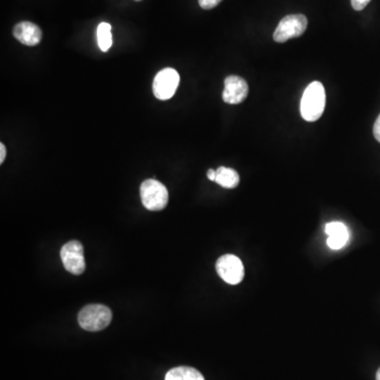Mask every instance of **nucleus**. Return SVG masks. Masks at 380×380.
<instances>
[{"instance_id":"39448f33","label":"nucleus","mask_w":380,"mask_h":380,"mask_svg":"<svg viewBox=\"0 0 380 380\" xmlns=\"http://www.w3.org/2000/svg\"><path fill=\"white\" fill-rule=\"evenodd\" d=\"M215 269L218 275L231 285L239 284L244 278V266L242 261L231 253L218 259Z\"/></svg>"},{"instance_id":"9d476101","label":"nucleus","mask_w":380,"mask_h":380,"mask_svg":"<svg viewBox=\"0 0 380 380\" xmlns=\"http://www.w3.org/2000/svg\"><path fill=\"white\" fill-rule=\"evenodd\" d=\"M326 235H328V245L332 249H340L348 240V231L341 222H330L326 226Z\"/></svg>"},{"instance_id":"423d86ee","label":"nucleus","mask_w":380,"mask_h":380,"mask_svg":"<svg viewBox=\"0 0 380 380\" xmlns=\"http://www.w3.org/2000/svg\"><path fill=\"white\" fill-rule=\"evenodd\" d=\"M180 84V75L177 70L166 68L160 71L154 79V94L156 98L167 101L173 96Z\"/></svg>"},{"instance_id":"dca6fc26","label":"nucleus","mask_w":380,"mask_h":380,"mask_svg":"<svg viewBox=\"0 0 380 380\" xmlns=\"http://www.w3.org/2000/svg\"><path fill=\"white\" fill-rule=\"evenodd\" d=\"M373 134L377 142H380V114L376 120L375 124H374Z\"/></svg>"},{"instance_id":"4468645a","label":"nucleus","mask_w":380,"mask_h":380,"mask_svg":"<svg viewBox=\"0 0 380 380\" xmlns=\"http://www.w3.org/2000/svg\"><path fill=\"white\" fill-rule=\"evenodd\" d=\"M222 0H199V5L202 9L211 10L217 7Z\"/></svg>"},{"instance_id":"aec40b11","label":"nucleus","mask_w":380,"mask_h":380,"mask_svg":"<svg viewBox=\"0 0 380 380\" xmlns=\"http://www.w3.org/2000/svg\"><path fill=\"white\" fill-rule=\"evenodd\" d=\"M136 1H140V0H136Z\"/></svg>"},{"instance_id":"f257e3e1","label":"nucleus","mask_w":380,"mask_h":380,"mask_svg":"<svg viewBox=\"0 0 380 380\" xmlns=\"http://www.w3.org/2000/svg\"><path fill=\"white\" fill-rule=\"evenodd\" d=\"M326 108V90L320 82H313L306 87L300 103V114L306 122H316L321 118Z\"/></svg>"},{"instance_id":"ddd939ff","label":"nucleus","mask_w":380,"mask_h":380,"mask_svg":"<svg viewBox=\"0 0 380 380\" xmlns=\"http://www.w3.org/2000/svg\"><path fill=\"white\" fill-rule=\"evenodd\" d=\"M98 47L103 52H107L112 45V33H111V25L108 23H101L96 30Z\"/></svg>"},{"instance_id":"f03ea898","label":"nucleus","mask_w":380,"mask_h":380,"mask_svg":"<svg viewBox=\"0 0 380 380\" xmlns=\"http://www.w3.org/2000/svg\"><path fill=\"white\" fill-rule=\"evenodd\" d=\"M78 324L88 332L104 330L112 320L110 308L103 304H89L78 313Z\"/></svg>"},{"instance_id":"9b49d317","label":"nucleus","mask_w":380,"mask_h":380,"mask_svg":"<svg viewBox=\"0 0 380 380\" xmlns=\"http://www.w3.org/2000/svg\"><path fill=\"white\" fill-rule=\"evenodd\" d=\"M215 183L227 189H233L240 183V176L235 169L227 167H219L215 170Z\"/></svg>"},{"instance_id":"6ab92c4d","label":"nucleus","mask_w":380,"mask_h":380,"mask_svg":"<svg viewBox=\"0 0 380 380\" xmlns=\"http://www.w3.org/2000/svg\"><path fill=\"white\" fill-rule=\"evenodd\" d=\"M376 380H380V368L378 369L377 373H376Z\"/></svg>"},{"instance_id":"20e7f679","label":"nucleus","mask_w":380,"mask_h":380,"mask_svg":"<svg viewBox=\"0 0 380 380\" xmlns=\"http://www.w3.org/2000/svg\"><path fill=\"white\" fill-rule=\"evenodd\" d=\"M308 28V19L304 14H293L281 19L274 32L276 43H286L292 39L301 36Z\"/></svg>"},{"instance_id":"6e6552de","label":"nucleus","mask_w":380,"mask_h":380,"mask_svg":"<svg viewBox=\"0 0 380 380\" xmlns=\"http://www.w3.org/2000/svg\"><path fill=\"white\" fill-rule=\"evenodd\" d=\"M249 95V85L242 77L231 75L224 81V91L222 94L227 104L237 105L244 102Z\"/></svg>"},{"instance_id":"f8f14e48","label":"nucleus","mask_w":380,"mask_h":380,"mask_svg":"<svg viewBox=\"0 0 380 380\" xmlns=\"http://www.w3.org/2000/svg\"><path fill=\"white\" fill-rule=\"evenodd\" d=\"M165 380H205V378L195 368L178 367L167 372Z\"/></svg>"},{"instance_id":"2eb2a0df","label":"nucleus","mask_w":380,"mask_h":380,"mask_svg":"<svg viewBox=\"0 0 380 380\" xmlns=\"http://www.w3.org/2000/svg\"><path fill=\"white\" fill-rule=\"evenodd\" d=\"M371 0H351L352 7L356 11H361L369 5Z\"/></svg>"},{"instance_id":"f3484780","label":"nucleus","mask_w":380,"mask_h":380,"mask_svg":"<svg viewBox=\"0 0 380 380\" xmlns=\"http://www.w3.org/2000/svg\"><path fill=\"white\" fill-rule=\"evenodd\" d=\"M6 156H7V149H6L3 142H1L0 144V164H3L5 162Z\"/></svg>"},{"instance_id":"0eeeda50","label":"nucleus","mask_w":380,"mask_h":380,"mask_svg":"<svg viewBox=\"0 0 380 380\" xmlns=\"http://www.w3.org/2000/svg\"><path fill=\"white\" fill-rule=\"evenodd\" d=\"M61 258L63 266L73 275H82L86 269L84 247L78 241H70L61 247Z\"/></svg>"},{"instance_id":"1a4fd4ad","label":"nucleus","mask_w":380,"mask_h":380,"mask_svg":"<svg viewBox=\"0 0 380 380\" xmlns=\"http://www.w3.org/2000/svg\"><path fill=\"white\" fill-rule=\"evenodd\" d=\"M13 35L23 45L34 47L41 43L43 33L41 28L30 21H21L14 27Z\"/></svg>"},{"instance_id":"7ed1b4c3","label":"nucleus","mask_w":380,"mask_h":380,"mask_svg":"<svg viewBox=\"0 0 380 380\" xmlns=\"http://www.w3.org/2000/svg\"><path fill=\"white\" fill-rule=\"evenodd\" d=\"M140 199L142 205L150 211H163L168 204L167 188L154 179L146 180L140 185Z\"/></svg>"},{"instance_id":"a211bd4d","label":"nucleus","mask_w":380,"mask_h":380,"mask_svg":"<svg viewBox=\"0 0 380 380\" xmlns=\"http://www.w3.org/2000/svg\"><path fill=\"white\" fill-rule=\"evenodd\" d=\"M215 174H217V172H215V170L209 169V171H207V178H209V179L211 180V181L215 182Z\"/></svg>"}]
</instances>
